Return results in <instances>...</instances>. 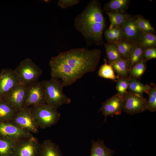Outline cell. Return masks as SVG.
Here are the masks:
<instances>
[{
  "label": "cell",
  "mask_w": 156,
  "mask_h": 156,
  "mask_svg": "<svg viewBox=\"0 0 156 156\" xmlns=\"http://www.w3.org/2000/svg\"><path fill=\"white\" fill-rule=\"evenodd\" d=\"M101 54L99 49L87 48L61 52L49 61L51 78L60 79L64 87L71 85L86 74L95 71Z\"/></svg>",
  "instance_id": "6da1fadb"
},
{
  "label": "cell",
  "mask_w": 156,
  "mask_h": 156,
  "mask_svg": "<svg viewBox=\"0 0 156 156\" xmlns=\"http://www.w3.org/2000/svg\"><path fill=\"white\" fill-rule=\"evenodd\" d=\"M106 25L103 9L97 0L90 1L75 19L76 29L83 36L88 45L104 44L103 34Z\"/></svg>",
  "instance_id": "7a4b0ae2"
},
{
  "label": "cell",
  "mask_w": 156,
  "mask_h": 156,
  "mask_svg": "<svg viewBox=\"0 0 156 156\" xmlns=\"http://www.w3.org/2000/svg\"><path fill=\"white\" fill-rule=\"evenodd\" d=\"M45 93L46 103L56 109L64 104H69L70 99L64 93V87L61 81L51 78L42 81Z\"/></svg>",
  "instance_id": "3957f363"
},
{
  "label": "cell",
  "mask_w": 156,
  "mask_h": 156,
  "mask_svg": "<svg viewBox=\"0 0 156 156\" xmlns=\"http://www.w3.org/2000/svg\"><path fill=\"white\" fill-rule=\"evenodd\" d=\"M29 110L39 127L44 129L56 124L60 114L55 108L47 104L30 107Z\"/></svg>",
  "instance_id": "277c9868"
},
{
  "label": "cell",
  "mask_w": 156,
  "mask_h": 156,
  "mask_svg": "<svg viewBox=\"0 0 156 156\" xmlns=\"http://www.w3.org/2000/svg\"><path fill=\"white\" fill-rule=\"evenodd\" d=\"M14 70L20 84L28 86L38 81L43 71L29 58L22 61Z\"/></svg>",
  "instance_id": "5b68a950"
},
{
  "label": "cell",
  "mask_w": 156,
  "mask_h": 156,
  "mask_svg": "<svg viewBox=\"0 0 156 156\" xmlns=\"http://www.w3.org/2000/svg\"><path fill=\"white\" fill-rule=\"evenodd\" d=\"M46 104L45 91L42 81L29 86L23 109Z\"/></svg>",
  "instance_id": "8992f818"
},
{
  "label": "cell",
  "mask_w": 156,
  "mask_h": 156,
  "mask_svg": "<svg viewBox=\"0 0 156 156\" xmlns=\"http://www.w3.org/2000/svg\"><path fill=\"white\" fill-rule=\"evenodd\" d=\"M124 99L123 110L126 113L133 115L146 110L147 101L143 96L128 91Z\"/></svg>",
  "instance_id": "52a82bcc"
},
{
  "label": "cell",
  "mask_w": 156,
  "mask_h": 156,
  "mask_svg": "<svg viewBox=\"0 0 156 156\" xmlns=\"http://www.w3.org/2000/svg\"><path fill=\"white\" fill-rule=\"evenodd\" d=\"M40 144L33 135L17 142L13 156H38Z\"/></svg>",
  "instance_id": "ba28073f"
},
{
  "label": "cell",
  "mask_w": 156,
  "mask_h": 156,
  "mask_svg": "<svg viewBox=\"0 0 156 156\" xmlns=\"http://www.w3.org/2000/svg\"><path fill=\"white\" fill-rule=\"evenodd\" d=\"M124 104V97L117 93L102 103V106L98 112H102V115L105 116L104 122L109 116L113 117L114 115H120Z\"/></svg>",
  "instance_id": "9c48e42d"
},
{
  "label": "cell",
  "mask_w": 156,
  "mask_h": 156,
  "mask_svg": "<svg viewBox=\"0 0 156 156\" xmlns=\"http://www.w3.org/2000/svg\"><path fill=\"white\" fill-rule=\"evenodd\" d=\"M11 122L31 133H37L39 131V127L28 108L18 111Z\"/></svg>",
  "instance_id": "30bf717a"
},
{
  "label": "cell",
  "mask_w": 156,
  "mask_h": 156,
  "mask_svg": "<svg viewBox=\"0 0 156 156\" xmlns=\"http://www.w3.org/2000/svg\"><path fill=\"white\" fill-rule=\"evenodd\" d=\"M33 135L11 122L0 123V137L8 138L16 142L27 138Z\"/></svg>",
  "instance_id": "8fae6325"
},
{
  "label": "cell",
  "mask_w": 156,
  "mask_h": 156,
  "mask_svg": "<svg viewBox=\"0 0 156 156\" xmlns=\"http://www.w3.org/2000/svg\"><path fill=\"white\" fill-rule=\"evenodd\" d=\"M28 88V86L19 84L11 89L3 98L19 111L23 109Z\"/></svg>",
  "instance_id": "7c38bea8"
},
{
  "label": "cell",
  "mask_w": 156,
  "mask_h": 156,
  "mask_svg": "<svg viewBox=\"0 0 156 156\" xmlns=\"http://www.w3.org/2000/svg\"><path fill=\"white\" fill-rule=\"evenodd\" d=\"M0 95L3 98L14 86L20 84L14 70L9 68L1 70L0 74Z\"/></svg>",
  "instance_id": "4fadbf2b"
},
{
  "label": "cell",
  "mask_w": 156,
  "mask_h": 156,
  "mask_svg": "<svg viewBox=\"0 0 156 156\" xmlns=\"http://www.w3.org/2000/svg\"><path fill=\"white\" fill-rule=\"evenodd\" d=\"M121 27L123 31L125 39L133 43L138 42L142 32L135 24V16L130 15Z\"/></svg>",
  "instance_id": "5bb4252c"
},
{
  "label": "cell",
  "mask_w": 156,
  "mask_h": 156,
  "mask_svg": "<svg viewBox=\"0 0 156 156\" xmlns=\"http://www.w3.org/2000/svg\"><path fill=\"white\" fill-rule=\"evenodd\" d=\"M38 156H63L58 145L50 139L41 143Z\"/></svg>",
  "instance_id": "9a60e30c"
},
{
  "label": "cell",
  "mask_w": 156,
  "mask_h": 156,
  "mask_svg": "<svg viewBox=\"0 0 156 156\" xmlns=\"http://www.w3.org/2000/svg\"><path fill=\"white\" fill-rule=\"evenodd\" d=\"M18 111L4 99H0V123L11 122Z\"/></svg>",
  "instance_id": "2e32d148"
},
{
  "label": "cell",
  "mask_w": 156,
  "mask_h": 156,
  "mask_svg": "<svg viewBox=\"0 0 156 156\" xmlns=\"http://www.w3.org/2000/svg\"><path fill=\"white\" fill-rule=\"evenodd\" d=\"M90 156H112L114 150L107 147L104 143L103 139L97 141L92 140Z\"/></svg>",
  "instance_id": "e0dca14e"
},
{
  "label": "cell",
  "mask_w": 156,
  "mask_h": 156,
  "mask_svg": "<svg viewBox=\"0 0 156 156\" xmlns=\"http://www.w3.org/2000/svg\"><path fill=\"white\" fill-rule=\"evenodd\" d=\"M130 2L129 0H111L105 4L103 9L106 12H117L125 13Z\"/></svg>",
  "instance_id": "ac0fdd59"
},
{
  "label": "cell",
  "mask_w": 156,
  "mask_h": 156,
  "mask_svg": "<svg viewBox=\"0 0 156 156\" xmlns=\"http://www.w3.org/2000/svg\"><path fill=\"white\" fill-rule=\"evenodd\" d=\"M104 35L107 42L115 43L125 39L123 30L121 27L106 29Z\"/></svg>",
  "instance_id": "d6986e66"
},
{
  "label": "cell",
  "mask_w": 156,
  "mask_h": 156,
  "mask_svg": "<svg viewBox=\"0 0 156 156\" xmlns=\"http://www.w3.org/2000/svg\"><path fill=\"white\" fill-rule=\"evenodd\" d=\"M110 21L109 27L112 29L116 27H121L131 15L125 13L117 12H106Z\"/></svg>",
  "instance_id": "ffe728a7"
},
{
  "label": "cell",
  "mask_w": 156,
  "mask_h": 156,
  "mask_svg": "<svg viewBox=\"0 0 156 156\" xmlns=\"http://www.w3.org/2000/svg\"><path fill=\"white\" fill-rule=\"evenodd\" d=\"M129 79L128 89L134 93L143 96V94L145 92L148 94L150 88V86L143 84L137 79L129 76Z\"/></svg>",
  "instance_id": "44dd1931"
},
{
  "label": "cell",
  "mask_w": 156,
  "mask_h": 156,
  "mask_svg": "<svg viewBox=\"0 0 156 156\" xmlns=\"http://www.w3.org/2000/svg\"><path fill=\"white\" fill-rule=\"evenodd\" d=\"M114 71L119 77H125L128 76L130 69L127 60L120 59L111 64Z\"/></svg>",
  "instance_id": "7402d4cb"
},
{
  "label": "cell",
  "mask_w": 156,
  "mask_h": 156,
  "mask_svg": "<svg viewBox=\"0 0 156 156\" xmlns=\"http://www.w3.org/2000/svg\"><path fill=\"white\" fill-rule=\"evenodd\" d=\"M145 48L138 43L134 44L130 55L127 59L130 70L136 63L143 58Z\"/></svg>",
  "instance_id": "603a6c76"
},
{
  "label": "cell",
  "mask_w": 156,
  "mask_h": 156,
  "mask_svg": "<svg viewBox=\"0 0 156 156\" xmlns=\"http://www.w3.org/2000/svg\"><path fill=\"white\" fill-rule=\"evenodd\" d=\"M17 142L12 139L0 137V156H13Z\"/></svg>",
  "instance_id": "cb8c5ba5"
},
{
  "label": "cell",
  "mask_w": 156,
  "mask_h": 156,
  "mask_svg": "<svg viewBox=\"0 0 156 156\" xmlns=\"http://www.w3.org/2000/svg\"><path fill=\"white\" fill-rule=\"evenodd\" d=\"M107 62L111 64L114 62L121 59L118 47L115 43L107 42L104 44Z\"/></svg>",
  "instance_id": "d4e9b609"
},
{
  "label": "cell",
  "mask_w": 156,
  "mask_h": 156,
  "mask_svg": "<svg viewBox=\"0 0 156 156\" xmlns=\"http://www.w3.org/2000/svg\"><path fill=\"white\" fill-rule=\"evenodd\" d=\"M117 45L122 59L127 60L134 44L124 39L115 43Z\"/></svg>",
  "instance_id": "484cf974"
},
{
  "label": "cell",
  "mask_w": 156,
  "mask_h": 156,
  "mask_svg": "<svg viewBox=\"0 0 156 156\" xmlns=\"http://www.w3.org/2000/svg\"><path fill=\"white\" fill-rule=\"evenodd\" d=\"M104 63L101 66L99 70L98 74L99 76L116 81L117 79L119 77L115 75L112 66L107 64V61L105 59H104Z\"/></svg>",
  "instance_id": "4316f807"
},
{
  "label": "cell",
  "mask_w": 156,
  "mask_h": 156,
  "mask_svg": "<svg viewBox=\"0 0 156 156\" xmlns=\"http://www.w3.org/2000/svg\"><path fill=\"white\" fill-rule=\"evenodd\" d=\"M137 43L145 48H156V35L142 32Z\"/></svg>",
  "instance_id": "83f0119b"
},
{
  "label": "cell",
  "mask_w": 156,
  "mask_h": 156,
  "mask_svg": "<svg viewBox=\"0 0 156 156\" xmlns=\"http://www.w3.org/2000/svg\"><path fill=\"white\" fill-rule=\"evenodd\" d=\"M135 20L137 27L141 31L155 34V31L148 20L138 15L135 16Z\"/></svg>",
  "instance_id": "f1b7e54d"
},
{
  "label": "cell",
  "mask_w": 156,
  "mask_h": 156,
  "mask_svg": "<svg viewBox=\"0 0 156 156\" xmlns=\"http://www.w3.org/2000/svg\"><path fill=\"white\" fill-rule=\"evenodd\" d=\"M147 61L144 58L131 68L129 76L137 79H140L144 73L146 68Z\"/></svg>",
  "instance_id": "f546056e"
},
{
  "label": "cell",
  "mask_w": 156,
  "mask_h": 156,
  "mask_svg": "<svg viewBox=\"0 0 156 156\" xmlns=\"http://www.w3.org/2000/svg\"><path fill=\"white\" fill-rule=\"evenodd\" d=\"M148 93L149 99L147 102L146 110L153 112L156 111V86L153 83L150 84Z\"/></svg>",
  "instance_id": "4dcf8cb0"
},
{
  "label": "cell",
  "mask_w": 156,
  "mask_h": 156,
  "mask_svg": "<svg viewBox=\"0 0 156 156\" xmlns=\"http://www.w3.org/2000/svg\"><path fill=\"white\" fill-rule=\"evenodd\" d=\"M129 79L128 76L125 77H119L117 79L116 88L117 93L124 97L127 92Z\"/></svg>",
  "instance_id": "1f68e13d"
},
{
  "label": "cell",
  "mask_w": 156,
  "mask_h": 156,
  "mask_svg": "<svg viewBox=\"0 0 156 156\" xmlns=\"http://www.w3.org/2000/svg\"><path fill=\"white\" fill-rule=\"evenodd\" d=\"M156 58V48H148L145 49L143 54V58L145 60L147 61Z\"/></svg>",
  "instance_id": "d6a6232c"
},
{
  "label": "cell",
  "mask_w": 156,
  "mask_h": 156,
  "mask_svg": "<svg viewBox=\"0 0 156 156\" xmlns=\"http://www.w3.org/2000/svg\"><path fill=\"white\" fill-rule=\"evenodd\" d=\"M79 1L80 0H60L58 2V5L62 8L66 9L77 4Z\"/></svg>",
  "instance_id": "836d02e7"
},
{
  "label": "cell",
  "mask_w": 156,
  "mask_h": 156,
  "mask_svg": "<svg viewBox=\"0 0 156 156\" xmlns=\"http://www.w3.org/2000/svg\"><path fill=\"white\" fill-rule=\"evenodd\" d=\"M0 78H1V75H0ZM1 98V97L0 95V99Z\"/></svg>",
  "instance_id": "e575fe53"
}]
</instances>
